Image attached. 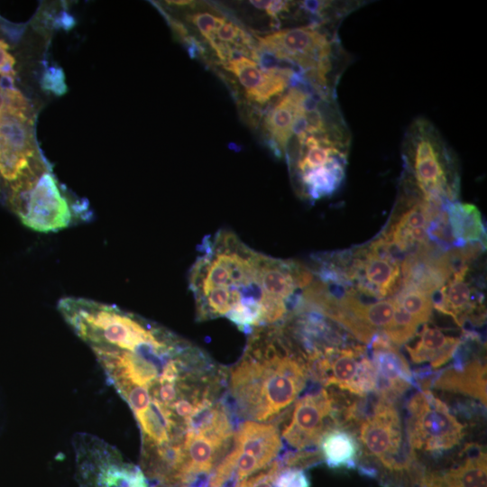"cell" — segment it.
<instances>
[{
	"mask_svg": "<svg viewBox=\"0 0 487 487\" xmlns=\"http://www.w3.org/2000/svg\"><path fill=\"white\" fill-rule=\"evenodd\" d=\"M308 374L305 361L292 352L280 328L257 330L230 372L237 413L257 421L274 418L300 393Z\"/></svg>",
	"mask_w": 487,
	"mask_h": 487,
	"instance_id": "6da1fadb",
	"label": "cell"
},
{
	"mask_svg": "<svg viewBox=\"0 0 487 487\" xmlns=\"http://www.w3.org/2000/svg\"><path fill=\"white\" fill-rule=\"evenodd\" d=\"M325 25L287 28L257 36V49L288 64L315 92L334 94L335 85L345 68L347 57L338 37Z\"/></svg>",
	"mask_w": 487,
	"mask_h": 487,
	"instance_id": "7a4b0ae2",
	"label": "cell"
},
{
	"mask_svg": "<svg viewBox=\"0 0 487 487\" xmlns=\"http://www.w3.org/2000/svg\"><path fill=\"white\" fill-rule=\"evenodd\" d=\"M403 157L424 198L443 204L459 194L455 161L446 141L426 118L415 119L403 139Z\"/></svg>",
	"mask_w": 487,
	"mask_h": 487,
	"instance_id": "3957f363",
	"label": "cell"
},
{
	"mask_svg": "<svg viewBox=\"0 0 487 487\" xmlns=\"http://www.w3.org/2000/svg\"><path fill=\"white\" fill-rule=\"evenodd\" d=\"M72 446L78 487H149L142 468L98 436L77 433Z\"/></svg>",
	"mask_w": 487,
	"mask_h": 487,
	"instance_id": "277c9868",
	"label": "cell"
},
{
	"mask_svg": "<svg viewBox=\"0 0 487 487\" xmlns=\"http://www.w3.org/2000/svg\"><path fill=\"white\" fill-rule=\"evenodd\" d=\"M407 440L411 450L443 453L459 445L464 426L429 390L417 391L407 404Z\"/></svg>",
	"mask_w": 487,
	"mask_h": 487,
	"instance_id": "5b68a950",
	"label": "cell"
},
{
	"mask_svg": "<svg viewBox=\"0 0 487 487\" xmlns=\"http://www.w3.org/2000/svg\"><path fill=\"white\" fill-rule=\"evenodd\" d=\"M305 363L308 373L324 386L359 396L376 392V371L363 345L327 346L308 354Z\"/></svg>",
	"mask_w": 487,
	"mask_h": 487,
	"instance_id": "8992f818",
	"label": "cell"
},
{
	"mask_svg": "<svg viewBox=\"0 0 487 487\" xmlns=\"http://www.w3.org/2000/svg\"><path fill=\"white\" fill-rule=\"evenodd\" d=\"M359 438L367 453L391 472L410 467L411 453L404 443L400 414L392 401L379 397L360 422Z\"/></svg>",
	"mask_w": 487,
	"mask_h": 487,
	"instance_id": "52a82bcc",
	"label": "cell"
},
{
	"mask_svg": "<svg viewBox=\"0 0 487 487\" xmlns=\"http://www.w3.org/2000/svg\"><path fill=\"white\" fill-rule=\"evenodd\" d=\"M90 216L87 201L69 199L52 173L48 171L37 181L20 220L32 230L48 233L87 221Z\"/></svg>",
	"mask_w": 487,
	"mask_h": 487,
	"instance_id": "ba28073f",
	"label": "cell"
},
{
	"mask_svg": "<svg viewBox=\"0 0 487 487\" xmlns=\"http://www.w3.org/2000/svg\"><path fill=\"white\" fill-rule=\"evenodd\" d=\"M400 259L382 246L371 244L350 256L346 276L360 294L385 299L401 286Z\"/></svg>",
	"mask_w": 487,
	"mask_h": 487,
	"instance_id": "9c48e42d",
	"label": "cell"
},
{
	"mask_svg": "<svg viewBox=\"0 0 487 487\" xmlns=\"http://www.w3.org/2000/svg\"><path fill=\"white\" fill-rule=\"evenodd\" d=\"M335 413L334 398L326 390L307 394L296 402L281 436L297 451L317 446L323 434L333 427L330 420L336 423Z\"/></svg>",
	"mask_w": 487,
	"mask_h": 487,
	"instance_id": "30bf717a",
	"label": "cell"
},
{
	"mask_svg": "<svg viewBox=\"0 0 487 487\" xmlns=\"http://www.w3.org/2000/svg\"><path fill=\"white\" fill-rule=\"evenodd\" d=\"M281 440L272 424L247 420L239 426L234 445L228 455L235 463L237 482L267 467L280 454Z\"/></svg>",
	"mask_w": 487,
	"mask_h": 487,
	"instance_id": "8fae6325",
	"label": "cell"
},
{
	"mask_svg": "<svg viewBox=\"0 0 487 487\" xmlns=\"http://www.w3.org/2000/svg\"><path fill=\"white\" fill-rule=\"evenodd\" d=\"M366 349L377 374L378 397L392 401L416 384L407 360L382 332L372 337Z\"/></svg>",
	"mask_w": 487,
	"mask_h": 487,
	"instance_id": "7c38bea8",
	"label": "cell"
},
{
	"mask_svg": "<svg viewBox=\"0 0 487 487\" xmlns=\"http://www.w3.org/2000/svg\"><path fill=\"white\" fill-rule=\"evenodd\" d=\"M225 70L234 75L244 89L245 98L260 106L280 97L290 87L297 71L280 67L262 69L253 60L241 56L223 63Z\"/></svg>",
	"mask_w": 487,
	"mask_h": 487,
	"instance_id": "4fadbf2b",
	"label": "cell"
},
{
	"mask_svg": "<svg viewBox=\"0 0 487 487\" xmlns=\"http://www.w3.org/2000/svg\"><path fill=\"white\" fill-rule=\"evenodd\" d=\"M309 89L301 84L289 87L274 103L263 119V129L268 144L281 157L286 154L293 137L297 118L304 111V102Z\"/></svg>",
	"mask_w": 487,
	"mask_h": 487,
	"instance_id": "5bb4252c",
	"label": "cell"
},
{
	"mask_svg": "<svg viewBox=\"0 0 487 487\" xmlns=\"http://www.w3.org/2000/svg\"><path fill=\"white\" fill-rule=\"evenodd\" d=\"M464 460L446 471L429 472L420 479L421 487H487L486 454L476 444L464 448Z\"/></svg>",
	"mask_w": 487,
	"mask_h": 487,
	"instance_id": "9a60e30c",
	"label": "cell"
},
{
	"mask_svg": "<svg viewBox=\"0 0 487 487\" xmlns=\"http://www.w3.org/2000/svg\"><path fill=\"white\" fill-rule=\"evenodd\" d=\"M436 373L430 386L473 397L486 406V365L482 360H455Z\"/></svg>",
	"mask_w": 487,
	"mask_h": 487,
	"instance_id": "2e32d148",
	"label": "cell"
},
{
	"mask_svg": "<svg viewBox=\"0 0 487 487\" xmlns=\"http://www.w3.org/2000/svg\"><path fill=\"white\" fill-rule=\"evenodd\" d=\"M460 344L461 337L446 335L440 329L425 324L418 342L412 346L405 345V348L413 363H427L434 370L446 364Z\"/></svg>",
	"mask_w": 487,
	"mask_h": 487,
	"instance_id": "e0dca14e",
	"label": "cell"
},
{
	"mask_svg": "<svg viewBox=\"0 0 487 487\" xmlns=\"http://www.w3.org/2000/svg\"><path fill=\"white\" fill-rule=\"evenodd\" d=\"M227 443L221 438L202 434H185V466L183 483L198 475L208 474L222 447Z\"/></svg>",
	"mask_w": 487,
	"mask_h": 487,
	"instance_id": "ac0fdd59",
	"label": "cell"
},
{
	"mask_svg": "<svg viewBox=\"0 0 487 487\" xmlns=\"http://www.w3.org/2000/svg\"><path fill=\"white\" fill-rule=\"evenodd\" d=\"M455 247L461 248L468 243H482L485 228L481 212L476 206L468 203L449 202L446 207Z\"/></svg>",
	"mask_w": 487,
	"mask_h": 487,
	"instance_id": "d6986e66",
	"label": "cell"
},
{
	"mask_svg": "<svg viewBox=\"0 0 487 487\" xmlns=\"http://www.w3.org/2000/svg\"><path fill=\"white\" fill-rule=\"evenodd\" d=\"M318 446L329 468L353 469L356 466L360 446L351 432L342 427H330L323 434Z\"/></svg>",
	"mask_w": 487,
	"mask_h": 487,
	"instance_id": "ffe728a7",
	"label": "cell"
},
{
	"mask_svg": "<svg viewBox=\"0 0 487 487\" xmlns=\"http://www.w3.org/2000/svg\"><path fill=\"white\" fill-rule=\"evenodd\" d=\"M347 161H336L296 177L301 194L311 200L331 196L345 178Z\"/></svg>",
	"mask_w": 487,
	"mask_h": 487,
	"instance_id": "44dd1931",
	"label": "cell"
},
{
	"mask_svg": "<svg viewBox=\"0 0 487 487\" xmlns=\"http://www.w3.org/2000/svg\"><path fill=\"white\" fill-rule=\"evenodd\" d=\"M32 116L0 113V144L31 156L40 154L33 142Z\"/></svg>",
	"mask_w": 487,
	"mask_h": 487,
	"instance_id": "7402d4cb",
	"label": "cell"
},
{
	"mask_svg": "<svg viewBox=\"0 0 487 487\" xmlns=\"http://www.w3.org/2000/svg\"><path fill=\"white\" fill-rule=\"evenodd\" d=\"M419 325L429 319L432 296L412 288L401 287L393 298Z\"/></svg>",
	"mask_w": 487,
	"mask_h": 487,
	"instance_id": "603a6c76",
	"label": "cell"
},
{
	"mask_svg": "<svg viewBox=\"0 0 487 487\" xmlns=\"http://www.w3.org/2000/svg\"><path fill=\"white\" fill-rule=\"evenodd\" d=\"M418 326L419 324L394 299L392 320L383 334L394 345L400 346L415 335Z\"/></svg>",
	"mask_w": 487,
	"mask_h": 487,
	"instance_id": "cb8c5ba5",
	"label": "cell"
},
{
	"mask_svg": "<svg viewBox=\"0 0 487 487\" xmlns=\"http://www.w3.org/2000/svg\"><path fill=\"white\" fill-rule=\"evenodd\" d=\"M186 19L197 28L211 47L216 41L215 34L217 28L227 18L213 11H198L188 14Z\"/></svg>",
	"mask_w": 487,
	"mask_h": 487,
	"instance_id": "d4e9b609",
	"label": "cell"
},
{
	"mask_svg": "<svg viewBox=\"0 0 487 487\" xmlns=\"http://www.w3.org/2000/svg\"><path fill=\"white\" fill-rule=\"evenodd\" d=\"M280 470L281 465L276 460L258 474L237 482L235 487H274L275 479Z\"/></svg>",
	"mask_w": 487,
	"mask_h": 487,
	"instance_id": "484cf974",
	"label": "cell"
},
{
	"mask_svg": "<svg viewBox=\"0 0 487 487\" xmlns=\"http://www.w3.org/2000/svg\"><path fill=\"white\" fill-rule=\"evenodd\" d=\"M43 90L52 92L56 96H62L68 91L63 69L58 66L46 68L41 79Z\"/></svg>",
	"mask_w": 487,
	"mask_h": 487,
	"instance_id": "4316f807",
	"label": "cell"
},
{
	"mask_svg": "<svg viewBox=\"0 0 487 487\" xmlns=\"http://www.w3.org/2000/svg\"><path fill=\"white\" fill-rule=\"evenodd\" d=\"M274 487H310V481L302 469L283 468L275 479Z\"/></svg>",
	"mask_w": 487,
	"mask_h": 487,
	"instance_id": "83f0119b",
	"label": "cell"
},
{
	"mask_svg": "<svg viewBox=\"0 0 487 487\" xmlns=\"http://www.w3.org/2000/svg\"><path fill=\"white\" fill-rule=\"evenodd\" d=\"M76 24L75 18L67 11H61L53 19V26L66 31L72 29Z\"/></svg>",
	"mask_w": 487,
	"mask_h": 487,
	"instance_id": "f1b7e54d",
	"label": "cell"
},
{
	"mask_svg": "<svg viewBox=\"0 0 487 487\" xmlns=\"http://www.w3.org/2000/svg\"><path fill=\"white\" fill-rule=\"evenodd\" d=\"M9 45L0 40V68L8 62L15 61L14 58L8 52Z\"/></svg>",
	"mask_w": 487,
	"mask_h": 487,
	"instance_id": "f546056e",
	"label": "cell"
},
{
	"mask_svg": "<svg viewBox=\"0 0 487 487\" xmlns=\"http://www.w3.org/2000/svg\"><path fill=\"white\" fill-rule=\"evenodd\" d=\"M0 88L4 91L16 89L14 87V77L4 75L0 77Z\"/></svg>",
	"mask_w": 487,
	"mask_h": 487,
	"instance_id": "4dcf8cb0",
	"label": "cell"
},
{
	"mask_svg": "<svg viewBox=\"0 0 487 487\" xmlns=\"http://www.w3.org/2000/svg\"><path fill=\"white\" fill-rule=\"evenodd\" d=\"M270 1H264V0H257V1H250V4L256 7L259 10H265L268 6Z\"/></svg>",
	"mask_w": 487,
	"mask_h": 487,
	"instance_id": "1f68e13d",
	"label": "cell"
},
{
	"mask_svg": "<svg viewBox=\"0 0 487 487\" xmlns=\"http://www.w3.org/2000/svg\"><path fill=\"white\" fill-rule=\"evenodd\" d=\"M166 3L168 5H177V6H187V5H194V2L193 1H166Z\"/></svg>",
	"mask_w": 487,
	"mask_h": 487,
	"instance_id": "d6a6232c",
	"label": "cell"
}]
</instances>
